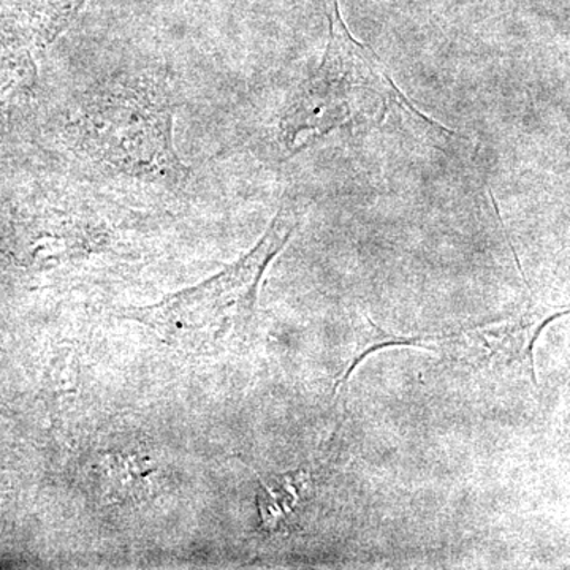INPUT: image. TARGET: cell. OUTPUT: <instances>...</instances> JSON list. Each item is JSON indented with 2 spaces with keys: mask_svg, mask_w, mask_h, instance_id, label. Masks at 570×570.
Masks as SVG:
<instances>
[{
  "mask_svg": "<svg viewBox=\"0 0 570 570\" xmlns=\"http://www.w3.org/2000/svg\"><path fill=\"white\" fill-rule=\"evenodd\" d=\"M390 112H401L425 126H439L407 102L387 67L354 39L341 18L337 0H333L324 58L285 111L281 126L284 141L298 146L340 129L381 126Z\"/></svg>",
  "mask_w": 570,
  "mask_h": 570,
  "instance_id": "6da1fadb",
  "label": "cell"
},
{
  "mask_svg": "<svg viewBox=\"0 0 570 570\" xmlns=\"http://www.w3.org/2000/svg\"><path fill=\"white\" fill-rule=\"evenodd\" d=\"M299 223L298 206H284L261 242L235 264L156 305L130 309L127 316L184 348L206 352L242 343L253 328L266 269L283 253Z\"/></svg>",
  "mask_w": 570,
  "mask_h": 570,
  "instance_id": "7a4b0ae2",
  "label": "cell"
},
{
  "mask_svg": "<svg viewBox=\"0 0 570 570\" xmlns=\"http://www.w3.org/2000/svg\"><path fill=\"white\" fill-rule=\"evenodd\" d=\"M568 314V307L530 305L510 321L442 335L436 351L475 373L521 379L538 387L535 343L550 322Z\"/></svg>",
  "mask_w": 570,
  "mask_h": 570,
  "instance_id": "3957f363",
  "label": "cell"
},
{
  "mask_svg": "<svg viewBox=\"0 0 570 570\" xmlns=\"http://www.w3.org/2000/svg\"><path fill=\"white\" fill-rule=\"evenodd\" d=\"M309 472L292 471L261 480L257 494L262 527L269 532H285L298 524L299 512L311 491Z\"/></svg>",
  "mask_w": 570,
  "mask_h": 570,
  "instance_id": "277c9868",
  "label": "cell"
},
{
  "mask_svg": "<svg viewBox=\"0 0 570 570\" xmlns=\"http://www.w3.org/2000/svg\"><path fill=\"white\" fill-rule=\"evenodd\" d=\"M439 340H441V335H393V333L379 328L370 318L360 321L358 326H356L354 344H352L351 354H348L347 365L344 367L341 376L336 379L335 385H333V397H336L340 390L347 384L355 367L358 366L367 355L373 354V352L397 346L423 347L430 348V351H436Z\"/></svg>",
  "mask_w": 570,
  "mask_h": 570,
  "instance_id": "5b68a950",
  "label": "cell"
}]
</instances>
